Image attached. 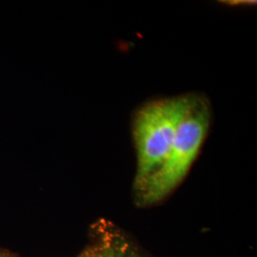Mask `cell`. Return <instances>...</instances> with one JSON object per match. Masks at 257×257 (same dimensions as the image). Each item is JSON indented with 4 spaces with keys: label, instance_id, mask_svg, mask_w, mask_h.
<instances>
[{
    "label": "cell",
    "instance_id": "cell-1",
    "mask_svg": "<svg viewBox=\"0 0 257 257\" xmlns=\"http://www.w3.org/2000/svg\"><path fill=\"white\" fill-rule=\"evenodd\" d=\"M212 120L210 99L200 92L188 93V103L173 146L163 164L138 191L140 202H159L183 181L209 135Z\"/></svg>",
    "mask_w": 257,
    "mask_h": 257
},
{
    "label": "cell",
    "instance_id": "cell-2",
    "mask_svg": "<svg viewBox=\"0 0 257 257\" xmlns=\"http://www.w3.org/2000/svg\"><path fill=\"white\" fill-rule=\"evenodd\" d=\"M188 103V93L153 99L135 111L132 122L139 191L163 164L173 146Z\"/></svg>",
    "mask_w": 257,
    "mask_h": 257
},
{
    "label": "cell",
    "instance_id": "cell-3",
    "mask_svg": "<svg viewBox=\"0 0 257 257\" xmlns=\"http://www.w3.org/2000/svg\"><path fill=\"white\" fill-rule=\"evenodd\" d=\"M81 257H95V256H93V255H85V256H81Z\"/></svg>",
    "mask_w": 257,
    "mask_h": 257
},
{
    "label": "cell",
    "instance_id": "cell-4",
    "mask_svg": "<svg viewBox=\"0 0 257 257\" xmlns=\"http://www.w3.org/2000/svg\"><path fill=\"white\" fill-rule=\"evenodd\" d=\"M0 257H7V256H4V255H2V254H0Z\"/></svg>",
    "mask_w": 257,
    "mask_h": 257
}]
</instances>
